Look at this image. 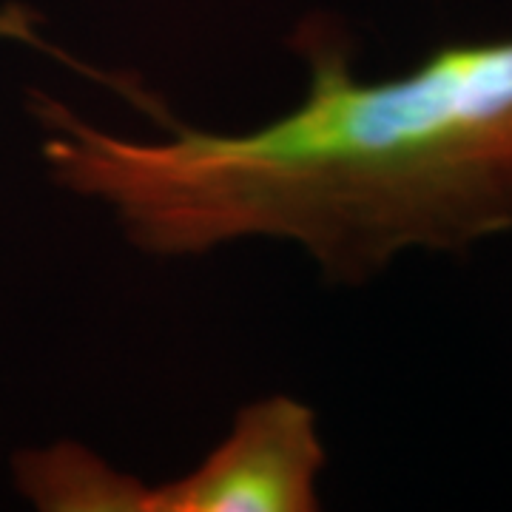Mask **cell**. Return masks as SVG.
<instances>
[{
	"instance_id": "obj_1",
	"label": "cell",
	"mask_w": 512,
	"mask_h": 512,
	"mask_svg": "<svg viewBox=\"0 0 512 512\" xmlns=\"http://www.w3.org/2000/svg\"><path fill=\"white\" fill-rule=\"evenodd\" d=\"M163 137H120L29 89L52 180L114 211L151 256L208 254L237 239H288L330 282H365L410 248L464 251L512 228V37L447 43L402 77L365 83L353 40L305 20L291 46L308 69L302 103L254 131L188 126L128 72L77 63Z\"/></svg>"
},
{
	"instance_id": "obj_2",
	"label": "cell",
	"mask_w": 512,
	"mask_h": 512,
	"mask_svg": "<svg viewBox=\"0 0 512 512\" xmlns=\"http://www.w3.org/2000/svg\"><path fill=\"white\" fill-rule=\"evenodd\" d=\"M322 464L316 413L291 396H268L239 410L197 470L157 487L154 512H313Z\"/></svg>"
},
{
	"instance_id": "obj_3",
	"label": "cell",
	"mask_w": 512,
	"mask_h": 512,
	"mask_svg": "<svg viewBox=\"0 0 512 512\" xmlns=\"http://www.w3.org/2000/svg\"><path fill=\"white\" fill-rule=\"evenodd\" d=\"M15 481L40 510L57 512H154L157 487L111 470L77 444H55L15 458Z\"/></svg>"
}]
</instances>
